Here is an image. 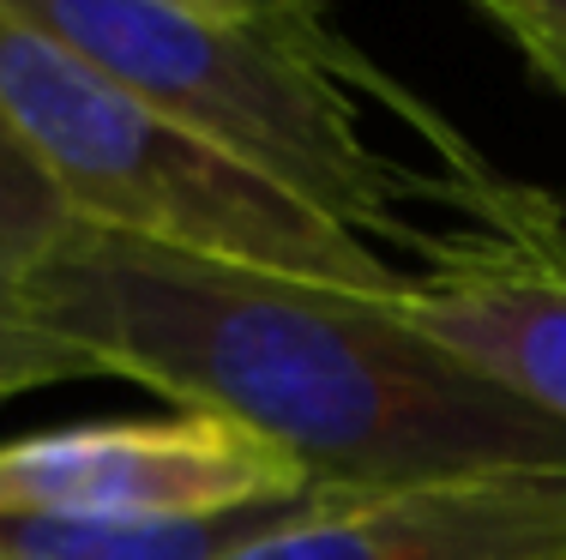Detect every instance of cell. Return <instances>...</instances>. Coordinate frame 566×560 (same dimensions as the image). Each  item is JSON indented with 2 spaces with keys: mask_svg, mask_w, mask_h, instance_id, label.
<instances>
[{
  "mask_svg": "<svg viewBox=\"0 0 566 560\" xmlns=\"http://www.w3.org/2000/svg\"><path fill=\"white\" fill-rule=\"evenodd\" d=\"M36 331L290 458L319 495H392L494 471H566V429L470 373L392 296L223 265L115 230L19 284Z\"/></svg>",
  "mask_w": 566,
  "mask_h": 560,
  "instance_id": "6da1fadb",
  "label": "cell"
},
{
  "mask_svg": "<svg viewBox=\"0 0 566 560\" xmlns=\"http://www.w3.org/2000/svg\"><path fill=\"white\" fill-rule=\"evenodd\" d=\"M91 61L103 78L199 133L349 235L428 253L403 205L447 199V181L410 176L374 151L344 97L361 55L319 19L326 0L218 7V0H0Z\"/></svg>",
  "mask_w": 566,
  "mask_h": 560,
  "instance_id": "7a4b0ae2",
  "label": "cell"
},
{
  "mask_svg": "<svg viewBox=\"0 0 566 560\" xmlns=\"http://www.w3.org/2000/svg\"><path fill=\"white\" fill-rule=\"evenodd\" d=\"M0 121L19 133L43 181L78 223L133 242L253 272L398 296L403 272L386 247L319 218L260 169L235 163L199 133L103 78L36 24L0 7Z\"/></svg>",
  "mask_w": 566,
  "mask_h": 560,
  "instance_id": "3957f363",
  "label": "cell"
},
{
  "mask_svg": "<svg viewBox=\"0 0 566 560\" xmlns=\"http://www.w3.org/2000/svg\"><path fill=\"white\" fill-rule=\"evenodd\" d=\"M536 199L494 169L464 181L452 205L476 218L470 235H434L392 302L470 373L566 429V253L543 235Z\"/></svg>",
  "mask_w": 566,
  "mask_h": 560,
  "instance_id": "277c9868",
  "label": "cell"
},
{
  "mask_svg": "<svg viewBox=\"0 0 566 560\" xmlns=\"http://www.w3.org/2000/svg\"><path fill=\"white\" fill-rule=\"evenodd\" d=\"M319 495L265 440L218 416L85 422L0 446V518H211L235 506Z\"/></svg>",
  "mask_w": 566,
  "mask_h": 560,
  "instance_id": "5b68a950",
  "label": "cell"
},
{
  "mask_svg": "<svg viewBox=\"0 0 566 560\" xmlns=\"http://www.w3.org/2000/svg\"><path fill=\"white\" fill-rule=\"evenodd\" d=\"M223 560H566V471L319 495Z\"/></svg>",
  "mask_w": 566,
  "mask_h": 560,
  "instance_id": "8992f818",
  "label": "cell"
},
{
  "mask_svg": "<svg viewBox=\"0 0 566 560\" xmlns=\"http://www.w3.org/2000/svg\"><path fill=\"white\" fill-rule=\"evenodd\" d=\"M307 500H265L211 518H151V525H97V518H0V560H223L265 537Z\"/></svg>",
  "mask_w": 566,
  "mask_h": 560,
  "instance_id": "52a82bcc",
  "label": "cell"
},
{
  "mask_svg": "<svg viewBox=\"0 0 566 560\" xmlns=\"http://www.w3.org/2000/svg\"><path fill=\"white\" fill-rule=\"evenodd\" d=\"M73 223L78 218L43 181V169L31 163L19 133L0 121V289H19L73 235Z\"/></svg>",
  "mask_w": 566,
  "mask_h": 560,
  "instance_id": "ba28073f",
  "label": "cell"
},
{
  "mask_svg": "<svg viewBox=\"0 0 566 560\" xmlns=\"http://www.w3.org/2000/svg\"><path fill=\"white\" fill-rule=\"evenodd\" d=\"M97 373L73 344L36 331L19 308V289H0V392H31V385H55V380H85Z\"/></svg>",
  "mask_w": 566,
  "mask_h": 560,
  "instance_id": "9c48e42d",
  "label": "cell"
},
{
  "mask_svg": "<svg viewBox=\"0 0 566 560\" xmlns=\"http://www.w3.org/2000/svg\"><path fill=\"white\" fill-rule=\"evenodd\" d=\"M566 103V0H470Z\"/></svg>",
  "mask_w": 566,
  "mask_h": 560,
  "instance_id": "30bf717a",
  "label": "cell"
},
{
  "mask_svg": "<svg viewBox=\"0 0 566 560\" xmlns=\"http://www.w3.org/2000/svg\"><path fill=\"white\" fill-rule=\"evenodd\" d=\"M536 223H543V235L566 253V205H560V199H548V193L536 199Z\"/></svg>",
  "mask_w": 566,
  "mask_h": 560,
  "instance_id": "8fae6325",
  "label": "cell"
},
{
  "mask_svg": "<svg viewBox=\"0 0 566 560\" xmlns=\"http://www.w3.org/2000/svg\"><path fill=\"white\" fill-rule=\"evenodd\" d=\"M218 7H241V0H218Z\"/></svg>",
  "mask_w": 566,
  "mask_h": 560,
  "instance_id": "7c38bea8",
  "label": "cell"
},
{
  "mask_svg": "<svg viewBox=\"0 0 566 560\" xmlns=\"http://www.w3.org/2000/svg\"><path fill=\"white\" fill-rule=\"evenodd\" d=\"M0 398H7V392H0Z\"/></svg>",
  "mask_w": 566,
  "mask_h": 560,
  "instance_id": "4fadbf2b",
  "label": "cell"
}]
</instances>
